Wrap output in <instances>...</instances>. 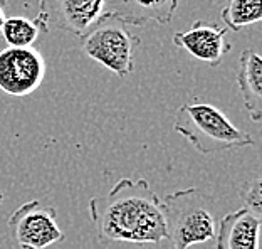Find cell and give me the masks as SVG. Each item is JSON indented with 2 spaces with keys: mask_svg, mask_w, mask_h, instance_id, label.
I'll list each match as a JSON object with an SVG mask.
<instances>
[{
  "mask_svg": "<svg viewBox=\"0 0 262 249\" xmlns=\"http://www.w3.org/2000/svg\"><path fill=\"white\" fill-rule=\"evenodd\" d=\"M89 216L103 244H158L166 239L163 204L145 179H121L89 200Z\"/></svg>",
  "mask_w": 262,
  "mask_h": 249,
  "instance_id": "6da1fadb",
  "label": "cell"
},
{
  "mask_svg": "<svg viewBox=\"0 0 262 249\" xmlns=\"http://www.w3.org/2000/svg\"><path fill=\"white\" fill-rule=\"evenodd\" d=\"M166 239L175 249H190L215 241L219 231L217 204L196 187L166 194L162 200Z\"/></svg>",
  "mask_w": 262,
  "mask_h": 249,
  "instance_id": "7a4b0ae2",
  "label": "cell"
},
{
  "mask_svg": "<svg viewBox=\"0 0 262 249\" xmlns=\"http://www.w3.org/2000/svg\"><path fill=\"white\" fill-rule=\"evenodd\" d=\"M173 130L204 155L255 145L252 136L237 128L224 111L204 101L182 105L175 113Z\"/></svg>",
  "mask_w": 262,
  "mask_h": 249,
  "instance_id": "3957f363",
  "label": "cell"
},
{
  "mask_svg": "<svg viewBox=\"0 0 262 249\" xmlns=\"http://www.w3.org/2000/svg\"><path fill=\"white\" fill-rule=\"evenodd\" d=\"M140 43L126 22L108 12L81 37L82 52L120 78L133 73V51Z\"/></svg>",
  "mask_w": 262,
  "mask_h": 249,
  "instance_id": "277c9868",
  "label": "cell"
},
{
  "mask_svg": "<svg viewBox=\"0 0 262 249\" xmlns=\"http://www.w3.org/2000/svg\"><path fill=\"white\" fill-rule=\"evenodd\" d=\"M9 227L20 249H47L66 239L64 231L57 224L56 209L42 205L39 200L17 207L9 219Z\"/></svg>",
  "mask_w": 262,
  "mask_h": 249,
  "instance_id": "5b68a950",
  "label": "cell"
},
{
  "mask_svg": "<svg viewBox=\"0 0 262 249\" xmlns=\"http://www.w3.org/2000/svg\"><path fill=\"white\" fill-rule=\"evenodd\" d=\"M47 73L46 59L35 47H5L0 51V91L24 98L37 91Z\"/></svg>",
  "mask_w": 262,
  "mask_h": 249,
  "instance_id": "8992f818",
  "label": "cell"
},
{
  "mask_svg": "<svg viewBox=\"0 0 262 249\" xmlns=\"http://www.w3.org/2000/svg\"><path fill=\"white\" fill-rule=\"evenodd\" d=\"M106 14V0H39V17L47 27L82 37Z\"/></svg>",
  "mask_w": 262,
  "mask_h": 249,
  "instance_id": "52a82bcc",
  "label": "cell"
},
{
  "mask_svg": "<svg viewBox=\"0 0 262 249\" xmlns=\"http://www.w3.org/2000/svg\"><path fill=\"white\" fill-rule=\"evenodd\" d=\"M173 44L212 68H217L232 49L227 40V29L220 24H204L202 20H195L188 31L175 32Z\"/></svg>",
  "mask_w": 262,
  "mask_h": 249,
  "instance_id": "ba28073f",
  "label": "cell"
},
{
  "mask_svg": "<svg viewBox=\"0 0 262 249\" xmlns=\"http://www.w3.org/2000/svg\"><path fill=\"white\" fill-rule=\"evenodd\" d=\"M260 217L247 209L229 212L219 221L215 236L217 249H259Z\"/></svg>",
  "mask_w": 262,
  "mask_h": 249,
  "instance_id": "9c48e42d",
  "label": "cell"
},
{
  "mask_svg": "<svg viewBox=\"0 0 262 249\" xmlns=\"http://www.w3.org/2000/svg\"><path fill=\"white\" fill-rule=\"evenodd\" d=\"M180 0H106V12L128 26L146 22L168 24L173 19Z\"/></svg>",
  "mask_w": 262,
  "mask_h": 249,
  "instance_id": "30bf717a",
  "label": "cell"
},
{
  "mask_svg": "<svg viewBox=\"0 0 262 249\" xmlns=\"http://www.w3.org/2000/svg\"><path fill=\"white\" fill-rule=\"evenodd\" d=\"M237 85L244 99V106L254 123L262 120V59L255 51L244 49L239 59Z\"/></svg>",
  "mask_w": 262,
  "mask_h": 249,
  "instance_id": "8fae6325",
  "label": "cell"
},
{
  "mask_svg": "<svg viewBox=\"0 0 262 249\" xmlns=\"http://www.w3.org/2000/svg\"><path fill=\"white\" fill-rule=\"evenodd\" d=\"M47 31H49V27L39 15L34 20L17 15L7 17L2 29H0L2 37L9 44V47H32L39 34Z\"/></svg>",
  "mask_w": 262,
  "mask_h": 249,
  "instance_id": "7c38bea8",
  "label": "cell"
},
{
  "mask_svg": "<svg viewBox=\"0 0 262 249\" xmlns=\"http://www.w3.org/2000/svg\"><path fill=\"white\" fill-rule=\"evenodd\" d=\"M220 17L227 31L239 32L262 19V0H225Z\"/></svg>",
  "mask_w": 262,
  "mask_h": 249,
  "instance_id": "4fadbf2b",
  "label": "cell"
},
{
  "mask_svg": "<svg viewBox=\"0 0 262 249\" xmlns=\"http://www.w3.org/2000/svg\"><path fill=\"white\" fill-rule=\"evenodd\" d=\"M260 179L255 177L252 180L244 182L239 194H241V200L244 204V209H247L249 212H252L254 216L260 217L262 214V189H260Z\"/></svg>",
  "mask_w": 262,
  "mask_h": 249,
  "instance_id": "5bb4252c",
  "label": "cell"
},
{
  "mask_svg": "<svg viewBox=\"0 0 262 249\" xmlns=\"http://www.w3.org/2000/svg\"><path fill=\"white\" fill-rule=\"evenodd\" d=\"M5 10H7V0H0V29H2L5 19H7V14H5Z\"/></svg>",
  "mask_w": 262,
  "mask_h": 249,
  "instance_id": "9a60e30c",
  "label": "cell"
},
{
  "mask_svg": "<svg viewBox=\"0 0 262 249\" xmlns=\"http://www.w3.org/2000/svg\"><path fill=\"white\" fill-rule=\"evenodd\" d=\"M4 202V194H2V191H0V204Z\"/></svg>",
  "mask_w": 262,
  "mask_h": 249,
  "instance_id": "2e32d148",
  "label": "cell"
}]
</instances>
